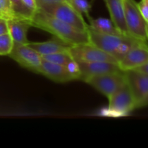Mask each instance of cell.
Here are the masks:
<instances>
[{
	"label": "cell",
	"instance_id": "24",
	"mask_svg": "<svg viewBox=\"0 0 148 148\" xmlns=\"http://www.w3.org/2000/svg\"><path fill=\"white\" fill-rule=\"evenodd\" d=\"M7 33H9L7 20L4 18H0V36Z\"/></svg>",
	"mask_w": 148,
	"mask_h": 148
},
{
	"label": "cell",
	"instance_id": "10",
	"mask_svg": "<svg viewBox=\"0 0 148 148\" xmlns=\"http://www.w3.org/2000/svg\"><path fill=\"white\" fill-rule=\"evenodd\" d=\"M79 69L78 79L86 82L90 78L105 74L121 72L117 63L107 62H77Z\"/></svg>",
	"mask_w": 148,
	"mask_h": 148
},
{
	"label": "cell",
	"instance_id": "27",
	"mask_svg": "<svg viewBox=\"0 0 148 148\" xmlns=\"http://www.w3.org/2000/svg\"><path fill=\"white\" fill-rule=\"evenodd\" d=\"M147 40H148V25L147 27Z\"/></svg>",
	"mask_w": 148,
	"mask_h": 148
},
{
	"label": "cell",
	"instance_id": "12",
	"mask_svg": "<svg viewBox=\"0 0 148 148\" xmlns=\"http://www.w3.org/2000/svg\"><path fill=\"white\" fill-rule=\"evenodd\" d=\"M38 73L41 74L56 82H66L77 79L76 74L67 66L52 63L43 59Z\"/></svg>",
	"mask_w": 148,
	"mask_h": 148
},
{
	"label": "cell",
	"instance_id": "22",
	"mask_svg": "<svg viewBox=\"0 0 148 148\" xmlns=\"http://www.w3.org/2000/svg\"><path fill=\"white\" fill-rule=\"evenodd\" d=\"M63 1H65V0H36V2H37L38 9H41L43 7H46V6L56 4V3H59Z\"/></svg>",
	"mask_w": 148,
	"mask_h": 148
},
{
	"label": "cell",
	"instance_id": "21",
	"mask_svg": "<svg viewBox=\"0 0 148 148\" xmlns=\"http://www.w3.org/2000/svg\"><path fill=\"white\" fill-rule=\"evenodd\" d=\"M139 10L148 25V0H141L137 3Z\"/></svg>",
	"mask_w": 148,
	"mask_h": 148
},
{
	"label": "cell",
	"instance_id": "3",
	"mask_svg": "<svg viewBox=\"0 0 148 148\" xmlns=\"http://www.w3.org/2000/svg\"><path fill=\"white\" fill-rule=\"evenodd\" d=\"M38 10L79 30L88 31L89 25L85 21L82 14L78 12L66 1L51 4Z\"/></svg>",
	"mask_w": 148,
	"mask_h": 148
},
{
	"label": "cell",
	"instance_id": "17",
	"mask_svg": "<svg viewBox=\"0 0 148 148\" xmlns=\"http://www.w3.org/2000/svg\"><path fill=\"white\" fill-rule=\"evenodd\" d=\"M14 15L17 18L27 20L30 23L34 15L33 12L29 10L22 1V0H10Z\"/></svg>",
	"mask_w": 148,
	"mask_h": 148
},
{
	"label": "cell",
	"instance_id": "5",
	"mask_svg": "<svg viewBox=\"0 0 148 148\" xmlns=\"http://www.w3.org/2000/svg\"><path fill=\"white\" fill-rule=\"evenodd\" d=\"M85 82L108 98L124 86L127 84V80L124 72L121 71L93 77Z\"/></svg>",
	"mask_w": 148,
	"mask_h": 148
},
{
	"label": "cell",
	"instance_id": "1",
	"mask_svg": "<svg viewBox=\"0 0 148 148\" xmlns=\"http://www.w3.org/2000/svg\"><path fill=\"white\" fill-rule=\"evenodd\" d=\"M30 24L51 33L72 46L90 43L88 31L79 30L40 10L34 13Z\"/></svg>",
	"mask_w": 148,
	"mask_h": 148
},
{
	"label": "cell",
	"instance_id": "14",
	"mask_svg": "<svg viewBox=\"0 0 148 148\" xmlns=\"http://www.w3.org/2000/svg\"><path fill=\"white\" fill-rule=\"evenodd\" d=\"M28 46L33 48L41 56L53 54L60 52L69 51L72 45L66 43L59 38L53 37L51 39L43 42H29Z\"/></svg>",
	"mask_w": 148,
	"mask_h": 148
},
{
	"label": "cell",
	"instance_id": "13",
	"mask_svg": "<svg viewBox=\"0 0 148 148\" xmlns=\"http://www.w3.org/2000/svg\"><path fill=\"white\" fill-rule=\"evenodd\" d=\"M103 1L110 13L111 21L113 22L116 27L123 35L130 36L129 34L127 23H126L125 11H124L123 0H103Z\"/></svg>",
	"mask_w": 148,
	"mask_h": 148
},
{
	"label": "cell",
	"instance_id": "15",
	"mask_svg": "<svg viewBox=\"0 0 148 148\" xmlns=\"http://www.w3.org/2000/svg\"><path fill=\"white\" fill-rule=\"evenodd\" d=\"M9 33L12 38L14 44H27V33L29 27H31L27 20L14 18L7 20Z\"/></svg>",
	"mask_w": 148,
	"mask_h": 148
},
{
	"label": "cell",
	"instance_id": "7",
	"mask_svg": "<svg viewBox=\"0 0 148 148\" xmlns=\"http://www.w3.org/2000/svg\"><path fill=\"white\" fill-rule=\"evenodd\" d=\"M69 53L77 62H107L118 64V62L111 55L90 43L72 46Z\"/></svg>",
	"mask_w": 148,
	"mask_h": 148
},
{
	"label": "cell",
	"instance_id": "28",
	"mask_svg": "<svg viewBox=\"0 0 148 148\" xmlns=\"http://www.w3.org/2000/svg\"><path fill=\"white\" fill-rule=\"evenodd\" d=\"M0 18H1V16H0Z\"/></svg>",
	"mask_w": 148,
	"mask_h": 148
},
{
	"label": "cell",
	"instance_id": "9",
	"mask_svg": "<svg viewBox=\"0 0 148 148\" xmlns=\"http://www.w3.org/2000/svg\"><path fill=\"white\" fill-rule=\"evenodd\" d=\"M126 80L134 96L136 108H140L141 103L148 95V75L135 69L124 71Z\"/></svg>",
	"mask_w": 148,
	"mask_h": 148
},
{
	"label": "cell",
	"instance_id": "6",
	"mask_svg": "<svg viewBox=\"0 0 148 148\" xmlns=\"http://www.w3.org/2000/svg\"><path fill=\"white\" fill-rule=\"evenodd\" d=\"M107 111L112 116L127 115L136 108V102L127 83L110 96Z\"/></svg>",
	"mask_w": 148,
	"mask_h": 148
},
{
	"label": "cell",
	"instance_id": "18",
	"mask_svg": "<svg viewBox=\"0 0 148 148\" xmlns=\"http://www.w3.org/2000/svg\"><path fill=\"white\" fill-rule=\"evenodd\" d=\"M14 46V42L10 33L0 36V56H9Z\"/></svg>",
	"mask_w": 148,
	"mask_h": 148
},
{
	"label": "cell",
	"instance_id": "11",
	"mask_svg": "<svg viewBox=\"0 0 148 148\" xmlns=\"http://www.w3.org/2000/svg\"><path fill=\"white\" fill-rule=\"evenodd\" d=\"M148 62V45L142 41L132 48L119 62L122 71L135 69Z\"/></svg>",
	"mask_w": 148,
	"mask_h": 148
},
{
	"label": "cell",
	"instance_id": "2",
	"mask_svg": "<svg viewBox=\"0 0 148 148\" xmlns=\"http://www.w3.org/2000/svg\"><path fill=\"white\" fill-rule=\"evenodd\" d=\"M88 33L90 43L111 55L118 62V64L134 46L142 42V40L130 36L104 34L90 27L88 29Z\"/></svg>",
	"mask_w": 148,
	"mask_h": 148
},
{
	"label": "cell",
	"instance_id": "8",
	"mask_svg": "<svg viewBox=\"0 0 148 148\" xmlns=\"http://www.w3.org/2000/svg\"><path fill=\"white\" fill-rule=\"evenodd\" d=\"M9 56L20 66L36 73L38 72L43 61L41 55L28 44H14Z\"/></svg>",
	"mask_w": 148,
	"mask_h": 148
},
{
	"label": "cell",
	"instance_id": "25",
	"mask_svg": "<svg viewBox=\"0 0 148 148\" xmlns=\"http://www.w3.org/2000/svg\"><path fill=\"white\" fill-rule=\"evenodd\" d=\"M135 70L139 71V72H143V73L148 75V62H147V63L145 64L142 65V66H140V67L136 68Z\"/></svg>",
	"mask_w": 148,
	"mask_h": 148
},
{
	"label": "cell",
	"instance_id": "20",
	"mask_svg": "<svg viewBox=\"0 0 148 148\" xmlns=\"http://www.w3.org/2000/svg\"><path fill=\"white\" fill-rule=\"evenodd\" d=\"M0 16L7 20L17 18L12 10L10 0H0Z\"/></svg>",
	"mask_w": 148,
	"mask_h": 148
},
{
	"label": "cell",
	"instance_id": "26",
	"mask_svg": "<svg viewBox=\"0 0 148 148\" xmlns=\"http://www.w3.org/2000/svg\"><path fill=\"white\" fill-rule=\"evenodd\" d=\"M147 106H148V95H147V96L145 98L144 101L141 103V104H140V108Z\"/></svg>",
	"mask_w": 148,
	"mask_h": 148
},
{
	"label": "cell",
	"instance_id": "4",
	"mask_svg": "<svg viewBox=\"0 0 148 148\" xmlns=\"http://www.w3.org/2000/svg\"><path fill=\"white\" fill-rule=\"evenodd\" d=\"M125 11L126 23L129 34L142 41H147V23L139 10L134 0H123Z\"/></svg>",
	"mask_w": 148,
	"mask_h": 148
},
{
	"label": "cell",
	"instance_id": "23",
	"mask_svg": "<svg viewBox=\"0 0 148 148\" xmlns=\"http://www.w3.org/2000/svg\"><path fill=\"white\" fill-rule=\"evenodd\" d=\"M22 1L29 10H31L33 12H36L38 10L36 0H22Z\"/></svg>",
	"mask_w": 148,
	"mask_h": 148
},
{
	"label": "cell",
	"instance_id": "16",
	"mask_svg": "<svg viewBox=\"0 0 148 148\" xmlns=\"http://www.w3.org/2000/svg\"><path fill=\"white\" fill-rule=\"evenodd\" d=\"M88 20H89V24H88L89 27L95 31L104 34L116 35V36L123 35L116 27L111 19L103 18V17L93 19L89 17Z\"/></svg>",
	"mask_w": 148,
	"mask_h": 148
},
{
	"label": "cell",
	"instance_id": "19",
	"mask_svg": "<svg viewBox=\"0 0 148 148\" xmlns=\"http://www.w3.org/2000/svg\"><path fill=\"white\" fill-rule=\"evenodd\" d=\"M69 3L75 10H76L80 14H85L87 17H90V11L91 9V4L88 0H65Z\"/></svg>",
	"mask_w": 148,
	"mask_h": 148
}]
</instances>
